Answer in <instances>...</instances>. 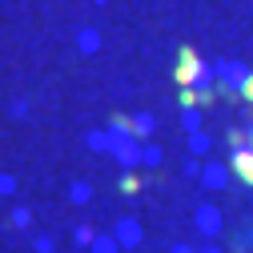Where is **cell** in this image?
<instances>
[{
  "label": "cell",
  "mask_w": 253,
  "mask_h": 253,
  "mask_svg": "<svg viewBox=\"0 0 253 253\" xmlns=\"http://www.w3.org/2000/svg\"><path fill=\"white\" fill-rule=\"evenodd\" d=\"M173 77H177L181 88H193V84H205V81H209V73L201 69V60H197L193 48H181V52H177V73H173Z\"/></svg>",
  "instance_id": "obj_1"
},
{
  "label": "cell",
  "mask_w": 253,
  "mask_h": 253,
  "mask_svg": "<svg viewBox=\"0 0 253 253\" xmlns=\"http://www.w3.org/2000/svg\"><path fill=\"white\" fill-rule=\"evenodd\" d=\"M113 153H117V161H121V165H137L141 157H145V149H137V141H133V137L113 141Z\"/></svg>",
  "instance_id": "obj_2"
},
{
  "label": "cell",
  "mask_w": 253,
  "mask_h": 253,
  "mask_svg": "<svg viewBox=\"0 0 253 253\" xmlns=\"http://www.w3.org/2000/svg\"><path fill=\"white\" fill-rule=\"evenodd\" d=\"M217 77H221V84H225V88H229V84H233V88H241L249 73H245L241 65H233V60H229V65H217Z\"/></svg>",
  "instance_id": "obj_3"
},
{
  "label": "cell",
  "mask_w": 253,
  "mask_h": 253,
  "mask_svg": "<svg viewBox=\"0 0 253 253\" xmlns=\"http://www.w3.org/2000/svg\"><path fill=\"white\" fill-rule=\"evenodd\" d=\"M233 169H237V177H241L245 185H253V153H245V149H241V153L233 157Z\"/></svg>",
  "instance_id": "obj_4"
},
{
  "label": "cell",
  "mask_w": 253,
  "mask_h": 253,
  "mask_svg": "<svg viewBox=\"0 0 253 253\" xmlns=\"http://www.w3.org/2000/svg\"><path fill=\"white\" fill-rule=\"evenodd\" d=\"M117 241L121 245H137L141 241V229L133 225V221H121V225H117Z\"/></svg>",
  "instance_id": "obj_5"
},
{
  "label": "cell",
  "mask_w": 253,
  "mask_h": 253,
  "mask_svg": "<svg viewBox=\"0 0 253 253\" xmlns=\"http://www.w3.org/2000/svg\"><path fill=\"white\" fill-rule=\"evenodd\" d=\"M205 185L221 189V185H225V169H221V165H209V169H205Z\"/></svg>",
  "instance_id": "obj_6"
},
{
  "label": "cell",
  "mask_w": 253,
  "mask_h": 253,
  "mask_svg": "<svg viewBox=\"0 0 253 253\" xmlns=\"http://www.w3.org/2000/svg\"><path fill=\"white\" fill-rule=\"evenodd\" d=\"M217 225H221L217 213H213V209H201V229H205V233H217Z\"/></svg>",
  "instance_id": "obj_7"
},
{
  "label": "cell",
  "mask_w": 253,
  "mask_h": 253,
  "mask_svg": "<svg viewBox=\"0 0 253 253\" xmlns=\"http://www.w3.org/2000/svg\"><path fill=\"white\" fill-rule=\"evenodd\" d=\"M92 253H117V241L113 237H97L92 241Z\"/></svg>",
  "instance_id": "obj_8"
},
{
  "label": "cell",
  "mask_w": 253,
  "mask_h": 253,
  "mask_svg": "<svg viewBox=\"0 0 253 253\" xmlns=\"http://www.w3.org/2000/svg\"><path fill=\"white\" fill-rule=\"evenodd\" d=\"M113 133H125V137H129V133H133V121H129V117H113Z\"/></svg>",
  "instance_id": "obj_9"
},
{
  "label": "cell",
  "mask_w": 253,
  "mask_h": 253,
  "mask_svg": "<svg viewBox=\"0 0 253 253\" xmlns=\"http://www.w3.org/2000/svg\"><path fill=\"white\" fill-rule=\"evenodd\" d=\"M181 121H185V129H193V133H197V125H201V113H197V109H185V117H181Z\"/></svg>",
  "instance_id": "obj_10"
},
{
  "label": "cell",
  "mask_w": 253,
  "mask_h": 253,
  "mask_svg": "<svg viewBox=\"0 0 253 253\" xmlns=\"http://www.w3.org/2000/svg\"><path fill=\"white\" fill-rule=\"evenodd\" d=\"M97 44H101L97 33H81V48H84V52H97Z\"/></svg>",
  "instance_id": "obj_11"
},
{
  "label": "cell",
  "mask_w": 253,
  "mask_h": 253,
  "mask_svg": "<svg viewBox=\"0 0 253 253\" xmlns=\"http://www.w3.org/2000/svg\"><path fill=\"white\" fill-rule=\"evenodd\" d=\"M189 149H193V153H205V149H209V137H205V133H193V141H189Z\"/></svg>",
  "instance_id": "obj_12"
},
{
  "label": "cell",
  "mask_w": 253,
  "mask_h": 253,
  "mask_svg": "<svg viewBox=\"0 0 253 253\" xmlns=\"http://www.w3.org/2000/svg\"><path fill=\"white\" fill-rule=\"evenodd\" d=\"M88 145H92V149H113V141H109L105 133H92V137H88Z\"/></svg>",
  "instance_id": "obj_13"
},
{
  "label": "cell",
  "mask_w": 253,
  "mask_h": 253,
  "mask_svg": "<svg viewBox=\"0 0 253 253\" xmlns=\"http://www.w3.org/2000/svg\"><path fill=\"white\" fill-rule=\"evenodd\" d=\"M92 241H97V237H92V229L81 225V229H77V245H92Z\"/></svg>",
  "instance_id": "obj_14"
},
{
  "label": "cell",
  "mask_w": 253,
  "mask_h": 253,
  "mask_svg": "<svg viewBox=\"0 0 253 253\" xmlns=\"http://www.w3.org/2000/svg\"><path fill=\"white\" fill-rule=\"evenodd\" d=\"M149 129H153V117H137L133 121V133H149Z\"/></svg>",
  "instance_id": "obj_15"
},
{
  "label": "cell",
  "mask_w": 253,
  "mask_h": 253,
  "mask_svg": "<svg viewBox=\"0 0 253 253\" xmlns=\"http://www.w3.org/2000/svg\"><path fill=\"white\" fill-rule=\"evenodd\" d=\"M73 201H77V205L88 201V185H73Z\"/></svg>",
  "instance_id": "obj_16"
},
{
  "label": "cell",
  "mask_w": 253,
  "mask_h": 253,
  "mask_svg": "<svg viewBox=\"0 0 253 253\" xmlns=\"http://www.w3.org/2000/svg\"><path fill=\"white\" fill-rule=\"evenodd\" d=\"M121 189H125V193H137L141 181H137V177H121Z\"/></svg>",
  "instance_id": "obj_17"
},
{
  "label": "cell",
  "mask_w": 253,
  "mask_h": 253,
  "mask_svg": "<svg viewBox=\"0 0 253 253\" xmlns=\"http://www.w3.org/2000/svg\"><path fill=\"white\" fill-rule=\"evenodd\" d=\"M241 97H245V101H253V73H249V77H245V84H241Z\"/></svg>",
  "instance_id": "obj_18"
},
{
  "label": "cell",
  "mask_w": 253,
  "mask_h": 253,
  "mask_svg": "<svg viewBox=\"0 0 253 253\" xmlns=\"http://www.w3.org/2000/svg\"><path fill=\"white\" fill-rule=\"evenodd\" d=\"M145 161L149 165H161V149H145Z\"/></svg>",
  "instance_id": "obj_19"
},
{
  "label": "cell",
  "mask_w": 253,
  "mask_h": 253,
  "mask_svg": "<svg viewBox=\"0 0 253 253\" xmlns=\"http://www.w3.org/2000/svg\"><path fill=\"white\" fill-rule=\"evenodd\" d=\"M173 253H193V249H185V245H181V249H173Z\"/></svg>",
  "instance_id": "obj_20"
},
{
  "label": "cell",
  "mask_w": 253,
  "mask_h": 253,
  "mask_svg": "<svg viewBox=\"0 0 253 253\" xmlns=\"http://www.w3.org/2000/svg\"><path fill=\"white\" fill-rule=\"evenodd\" d=\"M249 141H253V129H249Z\"/></svg>",
  "instance_id": "obj_21"
},
{
  "label": "cell",
  "mask_w": 253,
  "mask_h": 253,
  "mask_svg": "<svg viewBox=\"0 0 253 253\" xmlns=\"http://www.w3.org/2000/svg\"><path fill=\"white\" fill-rule=\"evenodd\" d=\"M209 253H217V249H209Z\"/></svg>",
  "instance_id": "obj_22"
}]
</instances>
